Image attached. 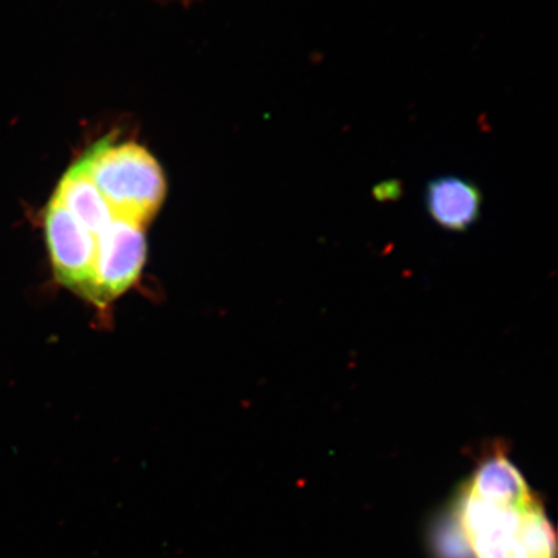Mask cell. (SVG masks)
I'll use <instances>...</instances> for the list:
<instances>
[{
    "mask_svg": "<svg viewBox=\"0 0 558 558\" xmlns=\"http://www.w3.org/2000/svg\"><path fill=\"white\" fill-rule=\"evenodd\" d=\"M458 518L474 558H556V536L538 495L504 448L465 480Z\"/></svg>",
    "mask_w": 558,
    "mask_h": 558,
    "instance_id": "obj_1",
    "label": "cell"
},
{
    "mask_svg": "<svg viewBox=\"0 0 558 558\" xmlns=\"http://www.w3.org/2000/svg\"><path fill=\"white\" fill-rule=\"evenodd\" d=\"M146 259L144 228L114 218L97 236L94 304L107 306L137 281Z\"/></svg>",
    "mask_w": 558,
    "mask_h": 558,
    "instance_id": "obj_4",
    "label": "cell"
},
{
    "mask_svg": "<svg viewBox=\"0 0 558 558\" xmlns=\"http://www.w3.org/2000/svg\"><path fill=\"white\" fill-rule=\"evenodd\" d=\"M52 198L64 206L96 239L114 220L107 202L80 162L70 167L62 177Z\"/></svg>",
    "mask_w": 558,
    "mask_h": 558,
    "instance_id": "obj_6",
    "label": "cell"
},
{
    "mask_svg": "<svg viewBox=\"0 0 558 558\" xmlns=\"http://www.w3.org/2000/svg\"><path fill=\"white\" fill-rule=\"evenodd\" d=\"M44 229L56 281L94 303L96 235L53 198L44 213Z\"/></svg>",
    "mask_w": 558,
    "mask_h": 558,
    "instance_id": "obj_3",
    "label": "cell"
},
{
    "mask_svg": "<svg viewBox=\"0 0 558 558\" xmlns=\"http://www.w3.org/2000/svg\"><path fill=\"white\" fill-rule=\"evenodd\" d=\"M80 163L117 219L144 227L163 204L165 173L143 146L102 138Z\"/></svg>",
    "mask_w": 558,
    "mask_h": 558,
    "instance_id": "obj_2",
    "label": "cell"
},
{
    "mask_svg": "<svg viewBox=\"0 0 558 558\" xmlns=\"http://www.w3.org/2000/svg\"><path fill=\"white\" fill-rule=\"evenodd\" d=\"M483 193L476 184L459 177L430 180L425 190V207L438 227L465 232L480 219Z\"/></svg>",
    "mask_w": 558,
    "mask_h": 558,
    "instance_id": "obj_5",
    "label": "cell"
}]
</instances>
